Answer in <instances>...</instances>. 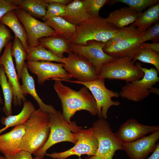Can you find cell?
I'll use <instances>...</instances> for the list:
<instances>
[{
  "label": "cell",
  "instance_id": "cell-8",
  "mask_svg": "<svg viewBox=\"0 0 159 159\" xmlns=\"http://www.w3.org/2000/svg\"><path fill=\"white\" fill-rule=\"evenodd\" d=\"M130 58H116L114 60L103 64L97 78L125 81L127 83L139 80L143 72Z\"/></svg>",
  "mask_w": 159,
  "mask_h": 159
},
{
  "label": "cell",
  "instance_id": "cell-45",
  "mask_svg": "<svg viewBox=\"0 0 159 159\" xmlns=\"http://www.w3.org/2000/svg\"><path fill=\"white\" fill-rule=\"evenodd\" d=\"M2 110V109L0 107V111Z\"/></svg>",
  "mask_w": 159,
  "mask_h": 159
},
{
  "label": "cell",
  "instance_id": "cell-18",
  "mask_svg": "<svg viewBox=\"0 0 159 159\" xmlns=\"http://www.w3.org/2000/svg\"><path fill=\"white\" fill-rule=\"evenodd\" d=\"M24 125L14 127L10 131L0 135V152L13 155L21 150L20 145L25 133Z\"/></svg>",
  "mask_w": 159,
  "mask_h": 159
},
{
  "label": "cell",
  "instance_id": "cell-43",
  "mask_svg": "<svg viewBox=\"0 0 159 159\" xmlns=\"http://www.w3.org/2000/svg\"><path fill=\"white\" fill-rule=\"evenodd\" d=\"M0 159H5L4 156H0Z\"/></svg>",
  "mask_w": 159,
  "mask_h": 159
},
{
  "label": "cell",
  "instance_id": "cell-42",
  "mask_svg": "<svg viewBox=\"0 0 159 159\" xmlns=\"http://www.w3.org/2000/svg\"><path fill=\"white\" fill-rule=\"evenodd\" d=\"M0 104L1 105H3L4 104V102L3 101V99L1 97V95L0 94Z\"/></svg>",
  "mask_w": 159,
  "mask_h": 159
},
{
  "label": "cell",
  "instance_id": "cell-21",
  "mask_svg": "<svg viewBox=\"0 0 159 159\" xmlns=\"http://www.w3.org/2000/svg\"><path fill=\"white\" fill-rule=\"evenodd\" d=\"M77 26L91 18L84 4L83 1L74 0L66 6L64 16L62 17Z\"/></svg>",
  "mask_w": 159,
  "mask_h": 159
},
{
  "label": "cell",
  "instance_id": "cell-10",
  "mask_svg": "<svg viewBox=\"0 0 159 159\" xmlns=\"http://www.w3.org/2000/svg\"><path fill=\"white\" fill-rule=\"evenodd\" d=\"M77 141L72 148L61 152L46 153V155L53 159H66L74 155L80 158L82 155H94L97 151L98 141L92 127L83 128L75 133Z\"/></svg>",
  "mask_w": 159,
  "mask_h": 159
},
{
  "label": "cell",
  "instance_id": "cell-36",
  "mask_svg": "<svg viewBox=\"0 0 159 159\" xmlns=\"http://www.w3.org/2000/svg\"><path fill=\"white\" fill-rule=\"evenodd\" d=\"M12 38L10 30L6 26L0 23V58L2 49Z\"/></svg>",
  "mask_w": 159,
  "mask_h": 159
},
{
  "label": "cell",
  "instance_id": "cell-32",
  "mask_svg": "<svg viewBox=\"0 0 159 159\" xmlns=\"http://www.w3.org/2000/svg\"><path fill=\"white\" fill-rule=\"evenodd\" d=\"M138 60L143 63L153 65L156 69L159 72V54L151 49L143 47L138 55L134 59L132 60L134 63Z\"/></svg>",
  "mask_w": 159,
  "mask_h": 159
},
{
  "label": "cell",
  "instance_id": "cell-29",
  "mask_svg": "<svg viewBox=\"0 0 159 159\" xmlns=\"http://www.w3.org/2000/svg\"><path fill=\"white\" fill-rule=\"evenodd\" d=\"M26 60L33 62L53 61L62 63L61 58L40 45L29 48L27 52Z\"/></svg>",
  "mask_w": 159,
  "mask_h": 159
},
{
  "label": "cell",
  "instance_id": "cell-39",
  "mask_svg": "<svg viewBox=\"0 0 159 159\" xmlns=\"http://www.w3.org/2000/svg\"><path fill=\"white\" fill-rule=\"evenodd\" d=\"M142 46L143 47L147 48L158 53L159 52V42H153L152 43H143Z\"/></svg>",
  "mask_w": 159,
  "mask_h": 159
},
{
  "label": "cell",
  "instance_id": "cell-19",
  "mask_svg": "<svg viewBox=\"0 0 159 159\" xmlns=\"http://www.w3.org/2000/svg\"><path fill=\"white\" fill-rule=\"evenodd\" d=\"M21 79L22 84L21 85V88L22 94L25 96L27 94L31 96L37 103L39 109L44 112L49 114L56 111L52 105L44 103L38 95L36 90L34 79L29 73L26 63L21 72Z\"/></svg>",
  "mask_w": 159,
  "mask_h": 159
},
{
  "label": "cell",
  "instance_id": "cell-34",
  "mask_svg": "<svg viewBox=\"0 0 159 159\" xmlns=\"http://www.w3.org/2000/svg\"><path fill=\"white\" fill-rule=\"evenodd\" d=\"M66 6L55 3L48 4L46 14L43 20L54 17H62L65 14Z\"/></svg>",
  "mask_w": 159,
  "mask_h": 159
},
{
  "label": "cell",
  "instance_id": "cell-9",
  "mask_svg": "<svg viewBox=\"0 0 159 159\" xmlns=\"http://www.w3.org/2000/svg\"><path fill=\"white\" fill-rule=\"evenodd\" d=\"M83 85L90 91L96 101L97 110L98 117L106 119L107 113L112 106H117L120 104L119 101H114L112 97H117L119 94L107 88L105 85V79L97 78L93 80L87 82L77 80L65 81Z\"/></svg>",
  "mask_w": 159,
  "mask_h": 159
},
{
  "label": "cell",
  "instance_id": "cell-12",
  "mask_svg": "<svg viewBox=\"0 0 159 159\" xmlns=\"http://www.w3.org/2000/svg\"><path fill=\"white\" fill-rule=\"evenodd\" d=\"M61 59L64 69L77 80L87 82L97 78L98 74L95 67L83 57L72 52Z\"/></svg>",
  "mask_w": 159,
  "mask_h": 159
},
{
  "label": "cell",
  "instance_id": "cell-38",
  "mask_svg": "<svg viewBox=\"0 0 159 159\" xmlns=\"http://www.w3.org/2000/svg\"><path fill=\"white\" fill-rule=\"evenodd\" d=\"M4 157L5 159H34L32 154L22 150L13 155H5Z\"/></svg>",
  "mask_w": 159,
  "mask_h": 159
},
{
  "label": "cell",
  "instance_id": "cell-11",
  "mask_svg": "<svg viewBox=\"0 0 159 159\" xmlns=\"http://www.w3.org/2000/svg\"><path fill=\"white\" fill-rule=\"evenodd\" d=\"M14 11L25 30L29 48L39 45V40L41 38L57 35L45 22L37 20L23 10L19 9Z\"/></svg>",
  "mask_w": 159,
  "mask_h": 159
},
{
  "label": "cell",
  "instance_id": "cell-25",
  "mask_svg": "<svg viewBox=\"0 0 159 159\" xmlns=\"http://www.w3.org/2000/svg\"><path fill=\"white\" fill-rule=\"evenodd\" d=\"M44 21L53 29L57 35L67 40L69 42L76 32V26L62 17H52Z\"/></svg>",
  "mask_w": 159,
  "mask_h": 159
},
{
  "label": "cell",
  "instance_id": "cell-20",
  "mask_svg": "<svg viewBox=\"0 0 159 159\" xmlns=\"http://www.w3.org/2000/svg\"><path fill=\"white\" fill-rule=\"evenodd\" d=\"M140 13L129 7H124L110 12L105 18L107 22L120 30L133 23Z\"/></svg>",
  "mask_w": 159,
  "mask_h": 159
},
{
  "label": "cell",
  "instance_id": "cell-3",
  "mask_svg": "<svg viewBox=\"0 0 159 159\" xmlns=\"http://www.w3.org/2000/svg\"><path fill=\"white\" fill-rule=\"evenodd\" d=\"M24 125L25 133L20 148L34 155L48 139L50 131L49 114L39 109L36 110Z\"/></svg>",
  "mask_w": 159,
  "mask_h": 159
},
{
  "label": "cell",
  "instance_id": "cell-37",
  "mask_svg": "<svg viewBox=\"0 0 159 159\" xmlns=\"http://www.w3.org/2000/svg\"><path fill=\"white\" fill-rule=\"evenodd\" d=\"M19 9L12 4L9 0H0V19L8 12Z\"/></svg>",
  "mask_w": 159,
  "mask_h": 159
},
{
  "label": "cell",
  "instance_id": "cell-2",
  "mask_svg": "<svg viewBox=\"0 0 159 159\" xmlns=\"http://www.w3.org/2000/svg\"><path fill=\"white\" fill-rule=\"evenodd\" d=\"M143 32L138 28L130 26L119 30L105 43L103 50L116 58L128 57L134 59L142 50Z\"/></svg>",
  "mask_w": 159,
  "mask_h": 159
},
{
  "label": "cell",
  "instance_id": "cell-30",
  "mask_svg": "<svg viewBox=\"0 0 159 159\" xmlns=\"http://www.w3.org/2000/svg\"><path fill=\"white\" fill-rule=\"evenodd\" d=\"M11 54L14 59L19 81L21 79V72L26 63L27 52L19 40L14 36L11 46Z\"/></svg>",
  "mask_w": 159,
  "mask_h": 159
},
{
  "label": "cell",
  "instance_id": "cell-17",
  "mask_svg": "<svg viewBox=\"0 0 159 159\" xmlns=\"http://www.w3.org/2000/svg\"><path fill=\"white\" fill-rule=\"evenodd\" d=\"M159 139V130L134 141L123 143L124 150L130 159H144L155 149Z\"/></svg>",
  "mask_w": 159,
  "mask_h": 159
},
{
  "label": "cell",
  "instance_id": "cell-35",
  "mask_svg": "<svg viewBox=\"0 0 159 159\" xmlns=\"http://www.w3.org/2000/svg\"><path fill=\"white\" fill-rule=\"evenodd\" d=\"M159 23L158 21L143 32V43L148 41L153 42H159Z\"/></svg>",
  "mask_w": 159,
  "mask_h": 159
},
{
  "label": "cell",
  "instance_id": "cell-22",
  "mask_svg": "<svg viewBox=\"0 0 159 159\" xmlns=\"http://www.w3.org/2000/svg\"><path fill=\"white\" fill-rule=\"evenodd\" d=\"M35 110L34 105L31 101H25L24 102L22 109L18 114L1 118V122L5 127L0 129V134L9 127L24 125Z\"/></svg>",
  "mask_w": 159,
  "mask_h": 159
},
{
  "label": "cell",
  "instance_id": "cell-31",
  "mask_svg": "<svg viewBox=\"0 0 159 159\" xmlns=\"http://www.w3.org/2000/svg\"><path fill=\"white\" fill-rule=\"evenodd\" d=\"M159 2V0H110L108 4L113 5L117 3H124L134 11L141 12L147 8L158 4Z\"/></svg>",
  "mask_w": 159,
  "mask_h": 159
},
{
  "label": "cell",
  "instance_id": "cell-28",
  "mask_svg": "<svg viewBox=\"0 0 159 159\" xmlns=\"http://www.w3.org/2000/svg\"><path fill=\"white\" fill-rule=\"evenodd\" d=\"M0 85L4 97V105L2 108L6 117L12 115V103L14 97L13 88L7 80L3 66L0 65Z\"/></svg>",
  "mask_w": 159,
  "mask_h": 159
},
{
  "label": "cell",
  "instance_id": "cell-27",
  "mask_svg": "<svg viewBox=\"0 0 159 159\" xmlns=\"http://www.w3.org/2000/svg\"><path fill=\"white\" fill-rule=\"evenodd\" d=\"M159 4L151 6L144 12H140L135 21L130 25L143 32L153 24L159 21Z\"/></svg>",
  "mask_w": 159,
  "mask_h": 159
},
{
  "label": "cell",
  "instance_id": "cell-13",
  "mask_svg": "<svg viewBox=\"0 0 159 159\" xmlns=\"http://www.w3.org/2000/svg\"><path fill=\"white\" fill-rule=\"evenodd\" d=\"M26 63L28 69L37 76V82L40 85L44 84L46 81L50 79H58L65 81L72 78L64 69L63 63L28 61Z\"/></svg>",
  "mask_w": 159,
  "mask_h": 159
},
{
  "label": "cell",
  "instance_id": "cell-40",
  "mask_svg": "<svg viewBox=\"0 0 159 159\" xmlns=\"http://www.w3.org/2000/svg\"><path fill=\"white\" fill-rule=\"evenodd\" d=\"M43 1L47 4L55 3L65 5H67L72 1L70 0H43Z\"/></svg>",
  "mask_w": 159,
  "mask_h": 159
},
{
  "label": "cell",
  "instance_id": "cell-23",
  "mask_svg": "<svg viewBox=\"0 0 159 159\" xmlns=\"http://www.w3.org/2000/svg\"><path fill=\"white\" fill-rule=\"evenodd\" d=\"M39 42V45L60 58L64 57L65 53L68 54L72 52L69 41L57 35L41 38Z\"/></svg>",
  "mask_w": 159,
  "mask_h": 159
},
{
  "label": "cell",
  "instance_id": "cell-16",
  "mask_svg": "<svg viewBox=\"0 0 159 159\" xmlns=\"http://www.w3.org/2000/svg\"><path fill=\"white\" fill-rule=\"evenodd\" d=\"M158 130V125H145L135 119H130L121 125L115 134L122 142L128 143L135 141L148 133Z\"/></svg>",
  "mask_w": 159,
  "mask_h": 159
},
{
  "label": "cell",
  "instance_id": "cell-6",
  "mask_svg": "<svg viewBox=\"0 0 159 159\" xmlns=\"http://www.w3.org/2000/svg\"><path fill=\"white\" fill-rule=\"evenodd\" d=\"M144 73L142 79L127 83L121 87L119 96L134 102L141 101L153 93L159 95L158 88L153 86L159 82L158 72L155 69L143 68L139 63L136 64Z\"/></svg>",
  "mask_w": 159,
  "mask_h": 159
},
{
  "label": "cell",
  "instance_id": "cell-33",
  "mask_svg": "<svg viewBox=\"0 0 159 159\" xmlns=\"http://www.w3.org/2000/svg\"><path fill=\"white\" fill-rule=\"evenodd\" d=\"M84 6L91 18L99 16L100 10L105 5L108 4V0H84Z\"/></svg>",
  "mask_w": 159,
  "mask_h": 159
},
{
  "label": "cell",
  "instance_id": "cell-1",
  "mask_svg": "<svg viewBox=\"0 0 159 159\" xmlns=\"http://www.w3.org/2000/svg\"><path fill=\"white\" fill-rule=\"evenodd\" d=\"M54 80V88L61 101L62 114L66 121L72 122V117L77 111L81 110L87 111L93 116L97 115L95 100L86 87L76 91L63 84L59 79Z\"/></svg>",
  "mask_w": 159,
  "mask_h": 159
},
{
  "label": "cell",
  "instance_id": "cell-14",
  "mask_svg": "<svg viewBox=\"0 0 159 159\" xmlns=\"http://www.w3.org/2000/svg\"><path fill=\"white\" fill-rule=\"evenodd\" d=\"M105 43L96 41L88 42L86 45L70 43L72 52L80 55L88 60L95 67L98 75L102 65L114 60L116 58L104 52Z\"/></svg>",
  "mask_w": 159,
  "mask_h": 159
},
{
  "label": "cell",
  "instance_id": "cell-5",
  "mask_svg": "<svg viewBox=\"0 0 159 159\" xmlns=\"http://www.w3.org/2000/svg\"><path fill=\"white\" fill-rule=\"evenodd\" d=\"M49 115L50 131L48 139L44 146L34 154L35 157L42 159L46 155L47 150L57 143L64 141L76 143L75 133L83 128L74 122L66 121L59 111L56 110Z\"/></svg>",
  "mask_w": 159,
  "mask_h": 159
},
{
  "label": "cell",
  "instance_id": "cell-7",
  "mask_svg": "<svg viewBox=\"0 0 159 159\" xmlns=\"http://www.w3.org/2000/svg\"><path fill=\"white\" fill-rule=\"evenodd\" d=\"M92 127L98 141V148L94 155L85 159H113L117 151L124 150L123 143L115 136L106 119L99 118L93 123Z\"/></svg>",
  "mask_w": 159,
  "mask_h": 159
},
{
  "label": "cell",
  "instance_id": "cell-26",
  "mask_svg": "<svg viewBox=\"0 0 159 159\" xmlns=\"http://www.w3.org/2000/svg\"><path fill=\"white\" fill-rule=\"evenodd\" d=\"M9 1L12 4L34 17L42 19L46 15L48 5L43 0H9Z\"/></svg>",
  "mask_w": 159,
  "mask_h": 159
},
{
  "label": "cell",
  "instance_id": "cell-15",
  "mask_svg": "<svg viewBox=\"0 0 159 159\" xmlns=\"http://www.w3.org/2000/svg\"><path fill=\"white\" fill-rule=\"evenodd\" d=\"M12 44L10 42L6 45L4 52L0 58V65L3 66L14 92L13 103L14 105L21 106L26 101L25 96L22 94L17 72L14 64L11 54Z\"/></svg>",
  "mask_w": 159,
  "mask_h": 159
},
{
  "label": "cell",
  "instance_id": "cell-44",
  "mask_svg": "<svg viewBox=\"0 0 159 159\" xmlns=\"http://www.w3.org/2000/svg\"><path fill=\"white\" fill-rule=\"evenodd\" d=\"M34 159H41L40 158H38V157H35Z\"/></svg>",
  "mask_w": 159,
  "mask_h": 159
},
{
  "label": "cell",
  "instance_id": "cell-4",
  "mask_svg": "<svg viewBox=\"0 0 159 159\" xmlns=\"http://www.w3.org/2000/svg\"><path fill=\"white\" fill-rule=\"evenodd\" d=\"M120 30L99 16L91 18L76 26V32L70 41L71 43L86 45L88 42L106 43Z\"/></svg>",
  "mask_w": 159,
  "mask_h": 159
},
{
  "label": "cell",
  "instance_id": "cell-24",
  "mask_svg": "<svg viewBox=\"0 0 159 159\" xmlns=\"http://www.w3.org/2000/svg\"><path fill=\"white\" fill-rule=\"evenodd\" d=\"M0 23L9 28L20 41L27 52L29 47L27 34L24 28L16 15L14 11H10L0 19Z\"/></svg>",
  "mask_w": 159,
  "mask_h": 159
},
{
  "label": "cell",
  "instance_id": "cell-41",
  "mask_svg": "<svg viewBox=\"0 0 159 159\" xmlns=\"http://www.w3.org/2000/svg\"><path fill=\"white\" fill-rule=\"evenodd\" d=\"M144 159H159V143H157L156 147L151 155L148 158Z\"/></svg>",
  "mask_w": 159,
  "mask_h": 159
}]
</instances>
